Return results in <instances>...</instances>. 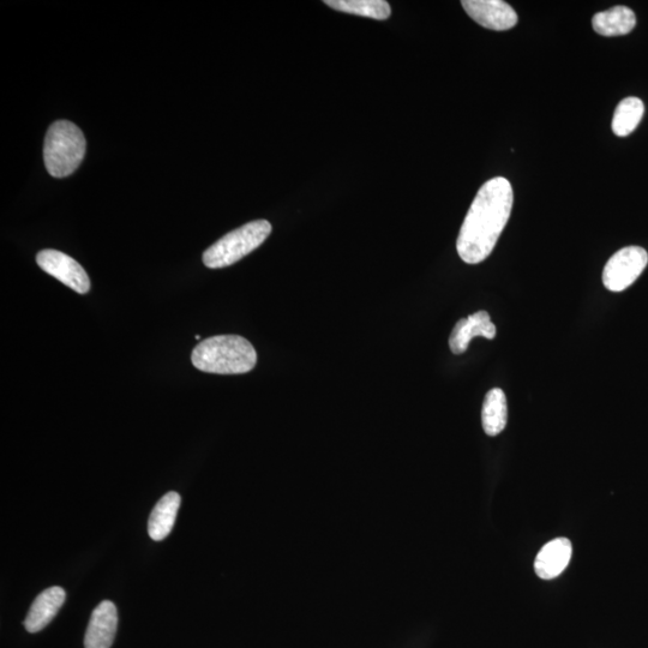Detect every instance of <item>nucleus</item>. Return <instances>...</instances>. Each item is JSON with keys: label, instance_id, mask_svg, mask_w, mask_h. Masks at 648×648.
<instances>
[{"label": "nucleus", "instance_id": "1", "mask_svg": "<svg viewBox=\"0 0 648 648\" xmlns=\"http://www.w3.org/2000/svg\"><path fill=\"white\" fill-rule=\"evenodd\" d=\"M512 184L503 177L486 182L474 197L456 242L462 261L478 264L491 255L512 213Z\"/></svg>", "mask_w": 648, "mask_h": 648}, {"label": "nucleus", "instance_id": "2", "mask_svg": "<svg viewBox=\"0 0 648 648\" xmlns=\"http://www.w3.org/2000/svg\"><path fill=\"white\" fill-rule=\"evenodd\" d=\"M197 370L216 375H242L257 364V353L239 335H216L198 344L191 354Z\"/></svg>", "mask_w": 648, "mask_h": 648}, {"label": "nucleus", "instance_id": "3", "mask_svg": "<svg viewBox=\"0 0 648 648\" xmlns=\"http://www.w3.org/2000/svg\"><path fill=\"white\" fill-rule=\"evenodd\" d=\"M86 138L74 123L58 120L47 131L44 160L48 173L65 178L74 173L86 155Z\"/></svg>", "mask_w": 648, "mask_h": 648}, {"label": "nucleus", "instance_id": "4", "mask_svg": "<svg viewBox=\"0 0 648 648\" xmlns=\"http://www.w3.org/2000/svg\"><path fill=\"white\" fill-rule=\"evenodd\" d=\"M270 233H272V225L269 221H251L227 233L204 251V266L210 269L230 267L266 242Z\"/></svg>", "mask_w": 648, "mask_h": 648}, {"label": "nucleus", "instance_id": "5", "mask_svg": "<svg viewBox=\"0 0 648 648\" xmlns=\"http://www.w3.org/2000/svg\"><path fill=\"white\" fill-rule=\"evenodd\" d=\"M648 254L640 246H627L612 255L603 270V284L611 292H622L632 286L644 272Z\"/></svg>", "mask_w": 648, "mask_h": 648}, {"label": "nucleus", "instance_id": "6", "mask_svg": "<svg viewBox=\"0 0 648 648\" xmlns=\"http://www.w3.org/2000/svg\"><path fill=\"white\" fill-rule=\"evenodd\" d=\"M36 263L47 274L53 276L63 285L77 293L84 294L90 290V280L86 270L74 258L57 250H42L36 256Z\"/></svg>", "mask_w": 648, "mask_h": 648}, {"label": "nucleus", "instance_id": "7", "mask_svg": "<svg viewBox=\"0 0 648 648\" xmlns=\"http://www.w3.org/2000/svg\"><path fill=\"white\" fill-rule=\"evenodd\" d=\"M461 4L467 15L486 29L503 32L518 23V14L502 0H464Z\"/></svg>", "mask_w": 648, "mask_h": 648}, {"label": "nucleus", "instance_id": "8", "mask_svg": "<svg viewBox=\"0 0 648 648\" xmlns=\"http://www.w3.org/2000/svg\"><path fill=\"white\" fill-rule=\"evenodd\" d=\"M118 612L110 600L100 603L93 611L87 628L84 647L111 648L116 638Z\"/></svg>", "mask_w": 648, "mask_h": 648}, {"label": "nucleus", "instance_id": "9", "mask_svg": "<svg viewBox=\"0 0 648 648\" xmlns=\"http://www.w3.org/2000/svg\"><path fill=\"white\" fill-rule=\"evenodd\" d=\"M477 336L492 340L496 336L495 324L491 322L490 315L486 311H478L476 314L461 318L455 324L452 335L449 338V347L454 354H462L467 351L472 339Z\"/></svg>", "mask_w": 648, "mask_h": 648}, {"label": "nucleus", "instance_id": "10", "mask_svg": "<svg viewBox=\"0 0 648 648\" xmlns=\"http://www.w3.org/2000/svg\"><path fill=\"white\" fill-rule=\"evenodd\" d=\"M66 593L62 587L53 586L41 592L30 608L24 627L29 633H38L44 629L62 608Z\"/></svg>", "mask_w": 648, "mask_h": 648}, {"label": "nucleus", "instance_id": "11", "mask_svg": "<svg viewBox=\"0 0 648 648\" xmlns=\"http://www.w3.org/2000/svg\"><path fill=\"white\" fill-rule=\"evenodd\" d=\"M572 543L567 538H557L545 544L539 551L534 570L540 579L551 580L557 578L568 567L572 557Z\"/></svg>", "mask_w": 648, "mask_h": 648}, {"label": "nucleus", "instance_id": "12", "mask_svg": "<svg viewBox=\"0 0 648 648\" xmlns=\"http://www.w3.org/2000/svg\"><path fill=\"white\" fill-rule=\"evenodd\" d=\"M180 495L176 491L168 492L156 503L152 514L149 516L148 533L149 537L160 542L172 532L180 507Z\"/></svg>", "mask_w": 648, "mask_h": 648}, {"label": "nucleus", "instance_id": "13", "mask_svg": "<svg viewBox=\"0 0 648 648\" xmlns=\"http://www.w3.org/2000/svg\"><path fill=\"white\" fill-rule=\"evenodd\" d=\"M636 26V17L632 9L618 5L615 8L598 12L592 18L594 32L603 36L627 35Z\"/></svg>", "mask_w": 648, "mask_h": 648}, {"label": "nucleus", "instance_id": "14", "mask_svg": "<svg viewBox=\"0 0 648 648\" xmlns=\"http://www.w3.org/2000/svg\"><path fill=\"white\" fill-rule=\"evenodd\" d=\"M508 422L507 398L501 388L489 390L485 395L482 410V424L485 434L500 435Z\"/></svg>", "mask_w": 648, "mask_h": 648}, {"label": "nucleus", "instance_id": "15", "mask_svg": "<svg viewBox=\"0 0 648 648\" xmlns=\"http://www.w3.org/2000/svg\"><path fill=\"white\" fill-rule=\"evenodd\" d=\"M324 4L336 11L378 21L387 20L392 14V8L386 0H326Z\"/></svg>", "mask_w": 648, "mask_h": 648}, {"label": "nucleus", "instance_id": "16", "mask_svg": "<svg viewBox=\"0 0 648 648\" xmlns=\"http://www.w3.org/2000/svg\"><path fill=\"white\" fill-rule=\"evenodd\" d=\"M645 106L639 98L624 99L616 107L612 119V131L618 137H627L638 128L644 117Z\"/></svg>", "mask_w": 648, "mask_h": 648}, {"label": "nucleus", "instance_id": "17", "mask_svg": "<svg viewBox=\"0 0 648 648\" xmlns=\"http://www.w3.org/2000/svg\"><path fill=\"white\" fill-rule=\"evenodd\" d=\"M195 339H196V340H200V339H201V336H200V335H195Z\"/></svg>", "mask_w": 648, "mask_h": 648}]
</instances>
